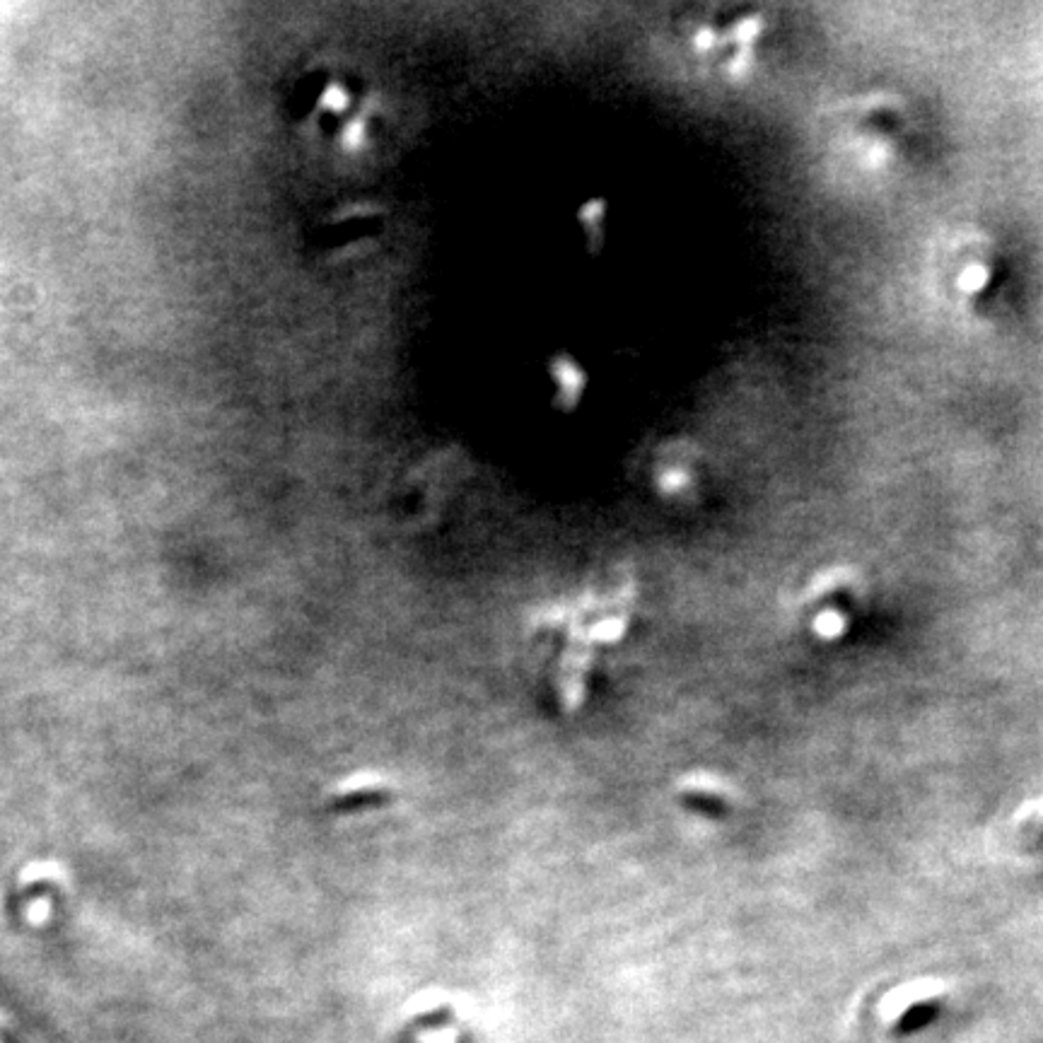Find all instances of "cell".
<instances>
[{"instance_id": "cell-1", "label": "cell", "mask_w": 1043, "mask_h": 1043, "mask_svg": "<svg viewBox=\"0 0 1043 1043\" xmlns=\"http://www.w3.org/2000/svg\"><path fill=\"white\" fill-rule=\"evenodd\" d=\"M674 800L689 814L720 821L730 817L737 807V790L715 773L691 771L674 785Z\"/></svg>"}]
</instances>
